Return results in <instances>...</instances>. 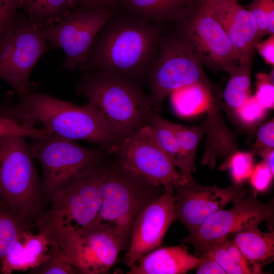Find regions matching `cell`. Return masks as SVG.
Returning <instances> with one entry per match:
<instances>
[{
	"label": "cell",
	"mask_w": 274,
	"mask_h": 274,
	"mask_svg": "<svg viewBox=\"0 0 274 274\" xmlns=\"http://www.w3.org/2000/svg\"><path fill=\"white\" fill-rule=\"evenodd\" d=\"M162 37L159 24L127 14L108 20L97 34L82 71L118 74L146 82Z\"/></svg>",
	"instance_id": "obj_1"
},
{
	"label": "cell",
	"mask_w": 274,
	"mask_h": 274,
	"mask_svg": "<svg viewBox=\"0 0 274 274\" xmlns=\"http://www.w3.org/2000/svg\"><path fill=\"white\" fill-rule=\"evenodd\" d=\"M17 104H0V116L22 123L37 122L51 133L106 149L115 142L104 118L91 104L80 106L32 90Z\"/></svg>",
	"instance_id": "obj_2"
},
{
	"label": "cell",
	"mask_w": 274,
	"mask_h": 274,
	"mask_svg": "<svg viewBox=\"0 0 274 274\" xmlns=\"http://www.w3.org/2000/svg\"><path fill=\"white\" fill-rule=\"evenodd\" d=\"M82 72L76 91L100 113L115 142L147 125L156 112L141 83L111 73Z\"/></svg>",
	"instance_id": "obj_3"
},
{
	"label": "cell",
	"mask_w": 274,
	"mask_h": 274,
	"mask_svg": "<svg viewBox=\"0 0 274 274\" xmlns=\"http://www.w3.org/2000/svg\"><path fill=\"white\" fill-rule=\"evenodd\" d=\"M26 138H0V200L35 223L46 204L29 144Z\"/></svg>",
	"instance_id": "obj_4"
},
{
	"label": "cell",
	"mask_w": 274,
	"mask_h": 274,
	"mask_svg": "<svg viewBox=\"0 0 274 274\" xmlns=\"http://www.w3.org/2000/svg\"><path fill=\"white\" fill-rule=\"evenodd\" d=\"M101 161L52 196L50 208L35 222L39 231L48 233L68 227L79 231L94 221L101 206L102 186L108 173Z\"/></svg>",
	"instance_id": "obj_5"
},
{
	"label": "cell",
	"mask_w": 274,
	"mask_h": 274,
	"mask_svg": "<svg viewBox=\"0 0 274 274\" xmlns=\"http://www.w3.org/2000/svg\"><path fill=\"white\" fill-rule=\"evenodd\" d=\"M156 187L127 171L118 162L117 167L108 168L102 186V203L96 219L78 232L104 224L124 247L137 216L154 200L151 199L150 194Z\"/></svg>",
	"instance_id": "obj_6"
},
{
	"label": "cell",
	"mask_w": 274,
	"mask_h": 274,
	"mask_svg": "<svg viewBox=\"0 0 274 274\" xmlns=\"http://www.w3.org/2000/svg\"><path fill=\"white\" fill-rule=\"evenodd\" d=\"M32 139L29 146L33 157L42 168V190L46 204L79 174L101 162L107 153L105 149L83 147L75 140L53 133Z\"/></svg>",
	"instance_id": "obj_7"
},
{
	"label": "cell",
	"mask_w": 274,
	"mask_h": 274,
	"mask_svg": "<svg viewBox=\"0 0 274 274\" xmlns=\"http://www.w3.org/2000/svg\"><path fill=\"white\" fill-rule=\"evenodd\" d=\"M106 150L117 156L118 163L125 170L150 185L162 186L165 191H173L190 183L176 169L148 124Z\"/></svg>",
	"instance_id": "obj_8"
},
{
	"label": "cell",
	"mask_w": 274,
	"mask_h": 274,
	"mask_svg": "<svg viewBox=\"0 0 274 274\" xmlns=\"http://www.w3.org/2000/svg\"><path fill=\"white\" fill-rule=\"evenodd\" d=\"M202 65L179 32L166 38L162 36L146 81L153 110L160 113L164 99L180 88L210 84Z\"/></svg>",
	"instance_id": "obj_9"
},
{
	"label": "cell",
	"mask_w": 274,
	"mask_h": 274,
	"mask_svg": "<svg viewBox=\"0 0 274 274\" xmlns=\"http://www.w3.org/2000/svg\"><path fill=\"white\" fill-rule=\"evenodd\" d=\"M53 49L22 12L0 39V78L20 97L34 90L31 72L42 56Z\"/></svg>",
	"instance_id": "obj_10"
},
{
	"label": "cell",
	"mask_w": 274,
	"mask_h": 274,
	"mask_svg": "<svg viewBox=\"0 0 274 274\" xmlns=\"http://www.w3.org/2000/svg\"><path fill=\"white\" fill-rule=\"evenodd\" d=\"M233 207L221 209L211 215L192 235L182 238L183 244L194 246L200 256L210 247L231 234L258 226L263 221L272 230L273 225V200L263 203L256 198V191L232 201Z\"/></svg>",
	"instance_id": "obj_11"
},
{
	"label": "cell",
	"mask_w": 274,
	"mask_h": 274,
	"mask_svg": "<svg viewBox=\"0 0 274 274\" xmlns=\"http://www.w3.org/2000/svg\"><path fill=\"white\" fill-rule=\"evenodd\" d=\"M113 14L111 9L73 11L57 23L39 30L53 48L64 51L61 68L73 71L86 63L97 34Z\"/></svg>",
	"instance_id": "obj_12"
},
{
	"label": "cell",
	"mask_w": 274,
	"mask_h": 274,
	"mask_svg": "<svg viewBox=\"0 0 274 274\" xmlns=\"http://www.w3.org/2000/svg\"><path fill=\"white\" fill-rule=\"evenodd\" d=\"M178 24V32L202 65L228 73L239 63L225 32L203 3Z\"/></svg>",
	"instance_id": "obj_13"
},
{
	"label": "cell",
	"mask_w": 274,
	"mask_h": 274,
	"mask_svg": "<svg viewBox=\"0 0 274 274\" xmlns=\"http://www.w3.org/2000/svg\"><path fill=\"white\" fill-rule=\"evenodd\" d=\"M71 260L78 273L98 274L107 271L123 248L113 232L100 224L79 233L71 228L54 237Z\"/></svg>",
	"instance_id": "obj_14"
},
{
	"label": "cell",
	"mask_w": 274,
	"mask_h": 274,
	"mask_svg": "<svg viewBox=\"0 0 274 274\" xmlns=\"http://www.w3.org/2000/svg\"><path fill=\"white\" fill-rule=\"evenodd\" d=\"M175 212L176 219L194 234L201 224L213 214L223 209L237 198L246 196L249 191L242 184L226 188L202 186L194 181L176 189Z\"/></svg>",
	"instance_id": "obj_15"
},
{
	"label": "cell",
	"mask_w": 274,
	"mask_h": 274,
	"mask_svg": "<svg viewBox=\"0 0 274 274\" xmlns=\"http://www.w3.org/2000/svg\"><path fill=\"white\" fill-rule=\"evenodd\" d=\"M173 191L164 194L146 206L132 225L130 246L125 257L130 267L142 257L158 247L167 230L176 219Z\"/></svg>",
	"instance_id": "obj_16"
},
{
	"label": "cell",
	"mask_w": 274,
	"mask_h": 274,
	"mask_svg": "<svg viewBox=\"0 0 274 274\" xmlns=\"http://www.w3.org/2000/svg\"><path fill=\"white\" fill-rule=\"evenodd\" d=\"M203 4L225 32L237 52L239 63L251 61L260 39L256 21L251 12L237 1Z\"/></svg>",
	"instance_id": "obj_17"
},
{
	"label": "cell",
	"mask_w": 274,
	"mask_h": 274,
	"mask_svg": "<svg viewBox=\"0 0 274 274\" xmlns=\"http://www.w3.org/2000/svg\"><path fill=\"white\" fill-rule=\"evenodd\" d=\"M50 239L44 232L33 234L30 229L23 232L5 256L0 273L11 274L13 271L34 269L49 257Z\"/></svg>",
	"instance_id": "obj_18"
},
{
	"label": "cell",
	"mask_w": 274,
	"mask_h": 274,
	"mask_svg": "<svg viewBox=\"0 0 274 274\" xmlns=\"http://www.w3.org/2000/svg\"><path fill=\"white\" fill-rule=\"evenodd\" d=\"M201 257L191 254L183 245L157 249L142 257L129 274H183L197 267ZM136 261V262H137Z\"/></svg>",
	"instance_id": "obj_19"
},
{
	"label": "cell",
	"mask_w": 274,
	"mask_h": 274,
	"mask_svg": "<svg viewBox=\"0 0 274 274\" xmlns=\"http://www.w3.org/2000/svg\"><path fill=\"white\" fill-rule=\"evenodd\" d=\"M204 0H120L127 14L160 24L179 23L202 6Z\"/></svg>",
	"instance_id": "obj_20"
},
{
	"label": "cell",
	"mask_w": 274,
	"mask_h": 274,
	"mask_svg": "<svg viewBox=\"0 0 274 274\" xmlns=\"http://www.w3.org/2000/svg\"><path fill=\"white\" fill-rule=\"evenodd\" d=\"M234 234L232 241L252 265L254 273H264L263 266L274 258V231L264 232L255 226Z\"/></svg>",
	"instance_id": "obj_21"
},
{
	"label": "cell",
	"mask_w": 274,
	"mask_h": 274,
	"mask_svg": "<svg viewBox=\"0 0 274 274\" xmlns=\"http://www.w3.org/2000/svg\"><path fill=\"white\" fill-rule=\"evenodd\" d=\"M78 0H20L19 10L39 29L53 25L75 11Z\"/></svg>",
	"instance_id": "obj_22"
},
{
	"label": "cell",
	"mask_w": 274,
	"mask_h": 274,
	"mask_svg": "<svg viewBox=\"0 0 274 274\" xmlns=\"http://www.w3.org/2000/svg\"><path fill=\"white\" fill-rule=\"evenodd\" d=\"M170 95L174 111L182 117H192L206 112L216 98L211 83H195L186 86Z\"/></svg>",
	"instance_id": "obj_23"
},
{
	"label": "cell",
	"mask_w": 274,
	"mask_h": 274,
	"mask_svg": "<svg viewBox=\"0 0 274 274\" xmlns=\"http://www.w3.org/2000/svg\"><path fill=\"white\" fill-rule=\"evenodd\" d=\"M147 124L152 128L160 147L175 166L179 168L190 183L194 182L167 120L162 117L159 113L154 112Z\"/></svg>",
	"instance_id": "obj_24"
},
{
	"label": "cell",
	"mask_w": 274,
	"mask_h": 274,
	"mask_svg": "<svg viewBox=\"0 0 274 274\" xmlns=\"http://www.w3.org/2000/svg\"><path fill=\"white\" fill-rule=\"evenodd\" d=\"M251 68L252 61L239 63L228 72L230 77L223 97L226 105L234 111L251 95Z\"/></svg>",
	"instance_id": "obj_25"
},
{
	"label": "cell",
	"mask_w": 274,
	"mask_h": 274,
	"mask_svg": "<svg viewBox=\"0 0 274 274\" xmlns=\"http://www.w3.org/2000/svg\"><path fill=\"white\" fill-rule=\"evenodd\" d=\"M33 225L0 200V267L10 248Z\"/></svg>",
	"instance_id": "obj_26"
},
{
	"label": "cell",
	"mask_w": 274,
	"mask_h": 274,
	"mask_svg": "<svg viewBox=\"0 0 274 274\" xmlns=\"http://www.w3.org/2000/svg\"><path fill=\"white\" fill-rule=\"evenodd\" d=\"M173 131L178 145L190 172L196 170L194 165L197 148L203 135L207 131V121L201 124L190 126L167 121Z\"/></svg>",
	"instance_id": "obj_27"
},
{
	"label": "cell",
	"mask_w": 274,
	"mask_h": 274,
	"mask_svg": "<svg viewBox=\"0 0 274 274\" xmlns=\"http://www.w3.org/2000/svg\"><path fill=\"white\" fill-rule=\"evenodd\" d=\"M35 274H73L78 273L71 260L58 244L50 240L49 257L43 264L32 269Z\"/></svg>",
	"instance_id": "obj_28"
},
{
	"label": "cell",
	"mask_w": 274,
	"mask_h": 274,
	"mask_svg": "<svg viewBox=\"0 0 274 274\" xmlns=\"http://www.w3.org/2000/svg\"><path fill=\"white\" fill-rule=\"evenodd\" d=\"M245 8L256 21L260 40L268 33L274 34V0H253Z\"/></svg>",
	"instance_id": "obj_29"
},
{
	"label": "cell",
	"mask_w": 274,
	"mask_h": 274,
	"mask_svg": "<svg viewBox=\"0 0 274 274\" xmlns=\"http://www.w3.org/2000/svg\"><path fill=\"white\" fill-rule=\"evenodd\" d=\"M253 152H245L237 151L234 153L225 164L220 168L225 170L229 168L233 183L242 184L250 178L253 170Z\"/></svg>",
	"instance_id": "obj_30"
},
{
	"label": "cell",
	"mask_w": 274,
	"mask_h": 274,
	"mask_svg": "<svg viewBox=\"0 0 274 274\" xmlns=\"http://www.w3.org/2000/svg\"><path fill=\"white\" fill-rule=\"evenodd\" d=\"M35 124L30 122L21 123L13 119L0 116V138L20 135L36 139L46 137L51 133L44 127H36Z\"/></svg>",
	"instance_id": "obj_31"
},
{
	"label": "cell",
	"mask_w": 274,
	"mask_h": 274,
	"mask_svg": "<svg viewBox=\"0 0 274 274\" xmlns=\"http://www.w3.org/2000/svg\"><path fill=\"white\" fill-rule=\"evenodd\" d=\"M228 238L208 248L201 256L207 255L215 260L227 274H245L244 270L233 261L226 249Z\"/></svg>",
	"instance_id": "obj_32"
},
{
	"label": "cell",
	"mask_w": 274,
	"mask_h": 274,
	"mask_svg": "<svg viewBox=\"0 0 274 274\" xmlns=\"http://www.w3.org/2000/svg\"><path fill=\"white\" fill-rule=\"evenodd\" d=\"M266 110L255 95H251L234 111L244 125L251 127L263 119Z\"/></svg>",
	"instance_id": "obj_33"
},
{
	"label": "cell",
	"mask_w": 274,
	"mask_h": 274,
	"mask_svg": "<svg viewBox=\"0 0 274 274\" xmlns=\"http://www.w3.org/2000/svg\"><path fill=\"white\" fill-rule=\"evenodd\" d=\"M256 89L254 95L265 109L274 107V85L272 76L264 73L256 75Z\"/></svg>",
	"instance_id": "obj_34"
},
{
	"label": "cell",
	"mask_w": 274,
	"mask_h": 274,
	"mask_svg": "<svg viewBox=\"0 0 274 274\" xmlns=\"http://www.w3.org/2000/svg\"><path fill=\"white\" fill-rule=\"evenodd\" d=\"M274 121L270 120L258 130L255 143L252 147L254 154L261 156L274 148Z\"/></svg>",
	"instance_id": "obj_35"
},
{
	"label": "cell",
	"mask_w": 274,
	"mask_h": 274,
	"mask_svg": "<svg viewBox=\"0 0 274 274\" xmlns=\"http://www.w3.org/2000/svg\"><path fill=\"white\" fill-rule=\"evenodd\" d=\"M20 0H0V39L15 21Z\"/></svg>",
	"instance_id": "obj_36"
},
{
	"label": "cell",
	"mask_w": 274,
	"mask_h": 274,
	"mask_svg": "<svg viewBox=\"0 0 274 274\" xmlns=\"http://www.w3.org/2000/svg\"><path fill=\"white\" fill-rule=\"evenodd\" d=\"M273 177V174L262 161L254 167L250 178L251 184L255 191L263 192L268 188Z\"/></svg>",
	"instance_id": "obj_37"
},
{
	"label": "cell",
	"mask_w": 274,
	"mask_h": 274,
	"mask_svg": "<svg viewBox=\"0 0 274 274\" xmlns=\"http://www.w3.org/2000/svg\"><path fill=\"white\" fill-rule=\"evenodd\" d=\"M226 249L233 261L244 270L245 274L254 273L252 265L244 256L232 239H227Z\"/></svg>",
	"instance_id": "obj_38"
},
{
	"label": "cell",
	"mask_w": 274,
	"mask_h": 274,
	"mask_svg": "<svg viewBox=\"0 0 274 274\" xmlns=\"http://www.w3.org/2000/svg\"><path fill=\"white\" fill-rule=\"evenodd\" d=\"M120 0H78L76 10L112 9Z\"/></svg>",
	"instance_id": "obj_39"
},
{
	"label": "cell",
	"mask_w": 274,
	"mask_h": 274,
	"mask_svg": "<svg viewBox=\"0 0 274 274\" xmlns=\"http://www.w3.org/2000/svg\"><path fill=\"white\" fill-rule=\"evenodd\" d=\"M201 262L197 266V274H226L222 267L213 258L204 255L200 256Z\"/></svg>",
	"instance_id": "obj_40"
},
{
	"label": "cell",
	"mask_w": 274,
	"mask_h": 274,
	"mask_svg": "<svg viewBox=\"0 0 274 274\" xmlns=\"http://www.w3.org/2000/svg\"><path fill=\"white\" fill-rule=\"evenodd\" d=\"M259 53L265 62L274 66V35H270L266 40L257 43L256 46Z\"/></svg>",
	"instance_id": "obj_41"
},
{
	"label": "cell",
	"mask_w": 274,
	"mask_h": 274,
	"mask_svg": "<svg viewBox=\"0 0 274 274\" xmlns=\"http://www.w3.org/2000/svg\"><path fill=\"white\" fill-rule=\"evenodd\" d=\"M261 156L263 158V161L266 163L271 172L273 174L274 150L268 151L262 154Z\"/></svg>",
	"instance_id": "obj_42"
},
{
	"label": "cell",
	"mask_w": 274,
	"mask_h": 274,
	"mask_svg": "<svg viewBox=\"0 0 274 274\" xmlns=\"http://www.w3.org/2000/svg\"><path fill=\"white\" fill-rule=\"evenodd\" d=\"M237 1V0H204L203 3L206 4H217L227 2Z\"/></svg>",
	"instance_id": "obj_43"
}]
</instances>
